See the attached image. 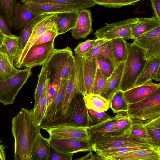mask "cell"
Listing matches in <instances>:
<instances>
[{
	"mask_svg": "<svg viewBox=\"0 0 160 160\" xmlns=\"http://www.w3.org/2000/svg\"><path fill=\"white\" fill-rule=\"evenodd\" d=\"M95 41V39H89L80 43L74 50L75 55L83 58L90 50Z\"/></svg>",
	"mask_w": 160,
	"mask_h": 160,
	"instance_id": "bcb514c9",
	"label": "cell"
},
{
	"mask_svg": "<svg viewBox=\"0 0 160 160\" xmlns=\"http://www.w3.org/2000/svg\"><path fill=\"white\" fill-rule=\"evenodd\" d=\"M87 128L59 125L46 128L44 130L48 133L50 136L89 141Z\"/></svg>",
	"mask_w": 160,
	"mask_h": 160,
	"instance_id": "9a60e30c",
	"label": "cell"
},
{
	"mask_svg": "<svg viewBox=\"0 0 160 160\" xmlns=\"http://www.w3.org/2000/svg\"><path fill=\"white\" fill-rule=\"evenodd\" d=\"M143 143L148 142L129 136H109L96 142L92 145V151L96 153L104 150Z\"/></svg>",
	"mask_w": 160,
	"mask_h": 160,
	"instance_id": "4fadbf2b",
	"label": "cell"
},
{
	"mask_svg": "<svg viewBox=\"0 0 160 160\" xmlns=\"http://www.w3.org/2000/svg\"><path fill=\"white\" fill-rule=\"evenodd\" d=\"M48 87V83L47 81L37 105L35 108L31 110L36 123L40 126L47 109Z\"/></svg>",
	"mask_w": 160,
	"mask_h": 160,
	"instance_id": "e575fe53",
	"label": "cell"
},
{
	"mask_svg": "<svg viewBox=\"0 0 160 160\" xmlns=\"http://www.w3.org/2000/svg\"><path fill=\"white\" fill-rule=\"evenodd\" d=\"M127 113L131 119L140 120L160 117V89L142 100L129 104Z\"/></svg>",
	"mask_w": 160,
	"mask_h": 160,
	"instance_id": "5b68a950",
	"label": "cell"
},
{
	"mask_svg": "<svg viewBox=\"0 0 160 160\" xmlns=\"http://www.w3.org/2000/svg\"><path fill=\"white\" fill-rule=\"evenodd\" d=\"M72 54V51L68 47L62 49H55L44 64L48 86L59 88L63 67L69 57Z\"/></svg>",
	"mask_w": 160,
	"mask_h": 160,
	"instance_id": "9c48e42d",
	"label": "cell"
},
{
	"mask_svg": "<svg viewBox=\"0 0 160 160\" xmlns=\"http://www.w3.org/2000/svg\"><path fill=\"white\" fill-rule=\"evenodd\" d=\"M48 140L50 146L59 151L72 153L92 151L89 141L82 140L50 136Z\"/></svg>",
	"mask_w": 160,
	"mask_h": 160,
	"instance_id": "7c38bea8",
	"label": "cell"
},
{
	"mask_svg": "<svg viewBox=\"0 0 160 160\" xmlns=\"http://www.w3.org/2000/svg\"><path fill=\"white\" fill-rule=\"evenodd\" d=\"M81 93L77 92L72 98L64 115L49 126L67 125L87 128L90 121L88 109Z\"/></svg>",
	"mask_w": 160,
	"mask_h": 160,
	"instance_id": "3957f363",
	"label": "cell"
},
{
	"mask_svg": "<svg viewBox=\"0 0 160 160\" xmlns=\"http://www.w3.org/2000/svg\"><path fill=\"white\" fill-rule=\"evenodd\" d=\"M160 67V55L147 60L143 68L136 80L134 87L152 81L155 72Z\"/></svg>",
	"mask_w": 160,
	"mask_h": 160,
	"instance_id": "f1b7e54d",
	"label": "cell"
},
{
	"mask_svg": "<svg viewBox=\"0 0 160 160\" xmlns=\"http://www.w3.org/2000/svg\"><path fill=\"white\" fill-rule=\"evenodd\" d=\"M32 74L31 68L19 70L15 75L0 82V103L5 105L13 103L18 92Z\"/></svg>",
	"mask_w": 160,
	"mask_h": 160,
	"instance_id": "52a82bcc",
	"label": "cell"
},
{
	"mask_svg": "<svg viewBox=\"0 0 160 160\" xmlns=\"http://www.w3.org/2000/svg\"><path fill=\"white\" fill-rule=\"evenodd\" d=\"M41 3H49L79 6L85 9L93 7L95 4L92 0H26Z\"/></svg>",
	"mask_w": 160,
	"mask_h": 160,
	"instance_id": "ab89813d",
	"label": "cell"
},
{
	"mask_svg": "<svg viewBox=\"0 0 160 160\" xmlns=\"http://www.w3.org/2000/svg\"><path fill=\"white\" fill-rule=\"evenodd\" d=\"M128 54L124 62L121 83V90L124 91L132 87L146 62L143 49L134 43H127Z\"/></svg>",
	"mask_w": 160,
	"mask_h": 160,
	"instance_id": "7a4b0ae2",
	"label": "cell"
},
{
	"mask_svg": "<svg viewBox=\"0 0 160 160\" xmlns=\"http://www.w3.org/2000/svg\"><path fill=\"white\" fill-rule=\"evenodd\" d=\"M115 116L116 119L112 129L113 136H129L132 127L133 122L128 116L127 112L118 113Z\"/></svg>",
	"mask_w": 160,
	"mask_h": 160,
	"instance_id": "4316f807",
	"label": "cell"
},
{
	"mask_svg": "<svg viewBox=\"0 0 160 160\" xmlns=\"http://www.w3.org/2000/svg\"><path fill=\"white\" fill-rule=\"evenodd\" d=\"M75 76L77 92L84 96L91 93L97 66L92 60L75 56Z\"/></svg>",
	"mask_w": 160,
	"mask_h": 160,
	"instance_id": "277c9868",
	"label": "cell"
},
{
	"mask_svg": "<svg viewBox=\"0 0 160 160\" xmlns=\"http://www.w3.org/2000/svg\"><path fill=\"white\" fill-rule=\"evenodd\" d=\"M78 11L58 13L56 28L58 35L63 34L74 27L78 18Z\"/></svg>",
	"mask_w": 160,
	"mask_h": 160,
	"instance_id": "83f0119b",
	"label": "cell"
},
{
	"mask_svg": "<svg viewBox=\"0 0 160 160\" xmlns=\"http://www.w3.org/2000/svg\"><path fill=\"white\" fill-rule=\"evenodd\" d=\"M141 121L155 144L160 146V117L152 120Z\"/></svg>",
	"mask_w": 160,
	"mask_h": 160,
	"instance_id": "f35d334b",
	"label": "cell"
},
{
	"mask_svg": "<svg viewBox=\"0 0 160 160\" xmlns=\"http://www.w3.org/2000/svg\"><path fill=\"white\" fill-rule=\"evenodd\" d=\"M41 128L36 123L31 110L22 108L12 119L15 160H31L32 148Z\"/></svg>",
	"mask_w": 160,
	"mask_h": 160,
	"instance_id": "6da1fadb",
	"label": "cell"
},
{
	"mask_svg": "<svg viewBox=\"0 0 160 160\" xmlns=\"http://www.w3.org/2000/svg\"><path fill=\"white\" fill-rule=\"evenodd\" d=\"M112 47L114 55L119 63L124 62L128 54L127 42L123 38L111 40Z\"/></svg>",
	"mask_w": 160,
	"mask_h": 160,
	"instance_id": "8d00e7d4",
	"label": "cell"
},
{
	"mask_svg": "<svg viewBox=\"0 0 160 160\" xmlns=\"http://www.w3.org/2000/svg\"><path fill=\"white\" fill-rule=\"evenodd\" d=\"M50 146L48 140L40 133L37 136L30 154L31 160H48Z\"/></svg>",
	"mask_w": 160,
	"mask_h": 160,
	"instance_id": "484cf974",
	"label": "cell"
},
{
	"mask_svg": "<svg viewBox=\"0 0 160 160\" xmlns=\"http://www.w3.org/2000/svg\"><path fill=\"white\" fill-rule=\"evenodd\" d=\"M54 41L32 46L25 56L21 66L31 68L44 64L54 50Z\"/></svg>",
	"mask_w": 160,
	"mask_h": 160,
	"instance_id": "30bf717a",
	"label": "cell"
},
{
	"mask_svg": "<svg viewBox=\"0 0 160 160\" xmlns=\"http://www.w3.org/2000/svg\"><path fill=\"white\" fill-rule=\"evenodd\" d=\"M74 67H74L69 78L65 93L62 102L61 108L49 120V123H53L55 122L64 115L72 98L77 92L75 76Z\"/></svg>",
	"mask_w": 160,
	"mask_h": 160,
	"instance_id": "44dd1931",
	"label": "cell"
},
{
	"mask_svg": "<svg viewBox=\"0 0 160 160\" xmlns=\"http://www.w3.org/2000/svg\"><path fill=\"white\" fill-rule=\"evenodd\" d=\"M38 15L24 4L18 3L14 14L13 29L15 31L22 28L34 20Z\"/></svg>",
	"mask_w": 160,
	"mask_h": 160,
	"instance_id": "d4e9b609",
	"label": "cell"
},
{
	"mask_svg": "<svg viewBox=\"0 0 160 160\" xmlns=\"http://www.w3.org/2000/svg\"><path fill=\"white\" fill-rule=\"evenodd\" d=\"M50 152L48 160H71L74 154L66 153L59 151L51 146Z\"/></svg>",
	"mask_w": 160,
	"mask_h": 160,
	"instance_id": "f907efd6",
	"label": "cell"
},
{
	"mask_svg": "<svg viewBox=\"0 0 160 160\" xmlns=\"http://www.w3.org/2000/svg\"><path fill=\"white\" fill-rule=\"evenodd\" d=\"M160 89V84L154 83L151 81L134 87L123 92L126 99L130 104L142 100Z\"/></svg>",
	"mask_w": 160,
	"mask_h": 160,
	"instance_id": "2e32d148",
	"label": "cell"
},
{
	"mask_svg": "<svg viewBox=\"0 0 160 160\" xmlns=\"http://www.w3.org/2000/svg\"><path fill=\"white\" fill-rule=\"evenodd\" d=\"M4 38V34L0 29V48H1L2 46Z\"/></svg>",
	"mask_w": 160,
	"mask_h": 160,
	"instance_id": "6f0895ef",
	"label": "cell"
},
{
	"mask_svg": "<svg viewBox=\"0 0 160 160\" xmlns=\"http://www.w3.org/2000/svg\"><path fill=\"white\" fill-rule=\"evenodd\" d=\"M24 0H21V2H22V1H24Z\"/></svg>",
	"mask_w": 160,
	"mask_h": 160,
	"instance_id": "680465c9",
	"label": "cell"
},
{
	"mask_svg": "<svg viewBox=\"0 0 160 160\" xmlns=\"http://www.w3.org/2000/svg\"><path fill=\"white\" fill-rule=\"evenodd\" d=\"M160 160V147L136 150L114 158L113 160Z\"/></svg>",
	"mask_w": 160,
	"mask_h": 160,
	"instance_id": "7402d4cb",
	"label": "cell"
},
{
	"mask_svg": "<svg viewBox=\"0 0 160 160\" xmlns=\"http://www.w3.org/2000/svg\"><path fill=\"white\" fill-rule=\"evenodd\" d=\"M152 80L156 81H160V67L158 68L155 72Z\"/></svg>",
	"mask_w": 160,
	"mask_h": 160,
	"instance_id": "9f6ffc18",
	"label": "cell"
},
{
	"mask_svg": "<svg viewBox=\"0 0 160 160\" xmlns=\"http://www.w3.org/2000/svg\"><path fill=\"white\" fill-rule=\"evenodd\" d=\"M160 26V20L153 16L151 18H140L132 33L133 39Z\"/></svg>",
	"mask_w": 160,
	"mask_h": 160,
	"instance_id": "f546056e",
	"label": "cell"
},
{
	"mask_svg": "<svg viewBox=\"0 0 160 160\" xmlns=\"http://www.w3.org/2000/svg\"><path fill=\"white\" fill-rule=\"evenodd\" d=\"M116 119L114 116L100 123L87 128L89 142L92 145L98 141L109 136H113V127Z\"/></svg>",
	"mask_w": 160,
	"mask_h": 160,
	"instance_id": "d6986e66",
	"label": "cell"
},
{
	"mask_svg": "<svg viewBox=\"0 0 160 160\" xmlns=\"http://www.w3.org/2000/svg\"><path fill=\"white\" fill-rule=\"evenodd\" d=\"M8 55L0 48V82L9 79L19 71Z\"/></svg>",
	"mask_w": 160,
	"mask_h": 160,
	"instance_id": "d6a6232c",
	"label": "cell"
},
{
	"mask_svg": "<svg viewBox=\"0 0 160 160\" xmlns=\"http://www.w3.org/2000/svg\"><path fill=\"white\" fill-rule=\"evenodd\" d=\"M132 119L133 125L129 136L152 145L158 146L153 141L142 121L140 120Z\"/></svg>",
	"mask_w": 160,
	"mask_h": 160,
	"instance_id": "d590c367",
	"label": "cell"
},
{
	"mask_svg": "<svg viewBox=\"0 0 160 160\" xmlns=\"http://www.w3.org/2000/svg\"><path fill=\"white\" fill-rule=\"evenodd\" d=\"M95 4L111 8H120L126 6L133 5L142 0H92Z\"/></svg>",
	"mask_w": 160,
	"mask_h": 160,
	"instance_id": "f6af8a7d",
	"label": "cell"
},
{
	"mask_svg": "<svg viewBox=\"0 0 160 160\" xmlns=\"http://www.w3.org/2000/svg\"><path fill=\"white\" fill-rule=\"evenodd\" d=\"M110 108L113 113L127 112L129 104L126 99L123 91L120 90L115 93L109 101Z\"/></svg>",
	"mask_w": 160,
	"mask_h": 160,
	"instance_id": "74e56055",
	"label": "cell"
},
{
	"mask_svg": "<svg viewBox=\"0 0 160 160\" xmlns=\"http://www.w3.org/2000/svg\"><path fill=\"white\" fill-rule=\"evenodd\" d=\"M71 30L72 36L75 39L87 38L92 31L91 14L90 10L84 9L78 11L75 26Z\"/></svg>",
	"mask_w": 160,
	"mask_h": 160,
	"instance_id": "ac0fdd59",
	"label": "cell"
},
{
	"mask_svg": "<svg viewBox=\"0 0 160 160\" xmlns=\"http://www.w3.org/2000/svg\"><path fill=\"white\" fill-rule=\"evenodd\" d=\"M83 98L88 109L105 112L110 108L109 101L99 94L90 93L84 96Z\"/></svg>",
	"mask_w": 160,
	"mask_h": 160,
	"instance_id": "4dcf8cb0",
	"label": "cell"
},
{
	"mask_svg": "<svg viewBox=\"0 0 160 160\" xmlns=\"http://www.w3.org/2000/svg\"><path fill=\"white\" fill-rule=\"evenodd\" d=\"M5 148L4 146L0 142V160L6 159Z\"/></svg>",
	"mask_w": 160,
	"mask_h": 160,
	"instance_id": "11a10c76",
	"label": "cell"
},
{
	"mask_svg": "<svg viewBox=\"0 0 160 160\" xmlns=\"http://www.w3.org/2000/svg\"><path fill=\"white\" fill-rule=\"evenodd\" d=\"M6 22L0 15V29L3 33L6 35L12 34Z\"/></svg>",
	"mask_w": 160,
	"mask_h": 160,
	"instance_id": "f5cc1de1",
	"label": "cell"
},
{
	"mask_svg": "<svg viewBox=\"0 0 160 160\" xmlns=\"http://www.w3.org/2000/svg\"><path fill=\"white\" fill-rule=\"evenodd\" d=\"M133 40V42L144 51L145 60L160 55V26Z\"/></svg>",
	"mask_w": 160,
	"mask_h": 160,
	"instance_id": "8fae6325",
	"label": "cell"
},
{
	"mask_svg": "<svg viewBox=\"0 0 160 160\" xmlns=\"http://www.w3.org/2000/svg\"><path fill=\"white\" fill-rule=\"evenodd\" d=\"M154 11V16L160 20V0H150Z\"/></svg>",
	"mask_w": 160,
	"mask_h": 160,
	"instance_id": "816d5d0a",
	"label": "cell"
},
{
	"mask_svg": "<svg viewBox=\"0 0 160 160\" xmlns=\"http://www.w3.org/2000/svg\"><path fill=\"white\" fill-rule=\"evenodd\" d=\"M58 36V35L56 30L53 29L48 30L43 32L39 37L32 46L54 41L55 38Z\"/></svg>",
	"mask_w": 160,
	"mask_h": 160,
	"instance_id": "c3c4849f",
	"label": "cell"
},
{
	"mask_svg": "<svg viewBox=\"0 0 160 160\" xmlns=\"http://www.w3.org/2000/svg\"><path fill=\"white\" fill-rule=\"evenodd\" d=\"M124 62H121L115 68L111 76L108 78L106 85L100 95L109 101L114 94L121 90V83Z\"/></svg>",
	"mask_w": 160,
	"mask_h": 160,
	"instance_id": "ffe728a7",
	"label": "cell"
},
{
	"mask_svg": "<svg viewBox=\"0 0 160 160\" xmlns=\"http://www.w3.org/2000/svg\"><path fill=\"white\" fill-rule=\"evenodd\" d=\"M18 3L16 0H0V15L10 28L13 26L15 9Z\"/></svg>",
	"mask_w": 160,
	"mask_h": 160,
	"instance_id": "836d02e7",
	"label": "cell"
},
{
	"mask_svg": "<svg viewBox=\"0 0 160 160\" xmlns=\"http://www.w3.org/2000/svg\"><path fill=\"white\" fill-rule=\"evenodd\" d=\"M47 82V79L44 64L42 65L40 72L38 76V81L36 88L34 97V108L37 105L43 92Z\"/></svg>",
	"mask_w": 160,
	"mask_h": 160,
	"instance_id": "b9f144b4",
	"label": "cell"
},
{
	"mask_svg": "<svg viewBox=\"0 0 160 160\" xmlns=\"http://www.w3.org/2000/svg\"><path fill=\"white\" fill-rule=\"evenodd\" d=\"M108 78L97 67L91 93L100 95L106 85Z\"/></svg>",
	"mask_w": 160,
	"mask_h": 160,
	"instance_id": "7bdbcfd3",
	"label": "cell"
},
{
	"mask_svg": "<svg viewBox=\"0 0 160 160\" xmlns=\"http://www.w3.org/2000/svg\"><path fill=\"white\" fill-rule=\"evenodd\" d=\"M88 109V108H87ZM90 123L97 124L108 119L111 117L105 112H97L88 109Z\"/></svg>",
	"mask_w": 160,
	"mask_h": 160,
	"instance_id": "7dc6e473",
	"label": "cell"
},
{
	"mask_svg": "<svg viewBox=\"0 0 160 160\" xmlns=\"http://www.w3.org/2000/svg\"><path fill=\"white\" fill-rule=\"evenodd\" d=\"M21 2L38 15L45 13L77 11L85 9L79 6L53 3L34 2L26 0Z\"/></svg>",
	"mask_w": 160,
	"mask_h": 160,
	"instance_id": "5bb4252c",
	"label": "cell"
},
{
	"mask_svg": "<svg viewBox=\"0 0 160 160\" xmlns=\"http://www.w3.org/2000/svg\"><path fill=\"white\" fill-rule=\"evenodd\" d=\"M138 18H132L106 25L96 30L94 34L97 39L111 40L123 38L133 39L132 33Z\"/></svg>",
	"mask_w": 160,
	"mask_h": 160,
	"instance_id": "ba28073f",
	"label": "cell"
},
{
	"mask_svg": "<svg viewBox=\"0 0 160 160\" xmlns=\"http://www.w3.org/2000/svg\"><path fill=\"white\" fill-rule=\"evenodd\" d=\"M68 79L69 78L61 80L53 101L47 108L44 116L41 123L40 127L48 122L60 110Z\"/></svg>",
	"mask_w": 160,
	"mask_h": 160,
	"instance_id": "603a6c76",
	"label": "cell"
},
{
	"mask_svg": "<svg viewBox=\"0 0 160 160\" xmlns=\"http://www.w3.org/2000/svg\"><path fill=\"white\" fill-rule=\"evenodd\" d=\"M96 64L97 67L102 73L109 78L113 72L115 67L108 59L104 57H98L92 59Z\"/></svg>",
	"mask_w": 160,
	"mask_h": 160,
	"instance_id": "60d3db41",
	"label": "cell"
},
{
	"mask_svg": "<svg viewBox=\"0 0 160 160\" xmlns=\"http://www.w3.org/2000/svg\"><path fill=\"white\" fill-rule=\"evenodd\" d=\"M8 56L13 63L19 52V37L16 35L4 34L2 45L0 48Z\"/></svg>",
	"mask_w": 160,
	"mask_h": 160,
	"instance_id": "1f68e13d",
	"label": "cell"
},
{
	"mask_svg": "<svg viewBox=\"0 0 160 160\" xmlns=\"http://www.w3.org/2000/svg\"></svg>",
	"mask_w": 160,
	"mask_h": 160,
	"instance_id": "91938a15",
	"label": "cell"
},
{
	"mask_svg": "<svg viewBox=\"0 0 160 160\" xmlns=\"http://www.w3.org/2000/svg\"><path fill=\"white\" fill-rule=\"evenodd\" d=\"M158 147H160L148 143H143L104 150L96 153L100 157L101 160H113L116 157L136 150Z\"/></svg>",
	"mask_w": 160,
	"mask_h": 160,
	"instance_id": "cb8c5ba5",
	"label": "cell"
},
{
	"mask_svg": "<svg viewBox=\"0 0 160 160\" xmlns=\"http://www.w3.org/2000/svg\"><path fill=\"white\" fill-rule=\"evenodd\" d=\"M33 25L32 21L22 28L19 37V52L18 56L22 52L26 45L31 34Z\"/></svg>",
	"mask_w": 160,
	"mask_h": 160,
	"instance_id": "ee69618b",
	"label": "cell"
},
{
	"mask_svg": "<svg viewBox=\"0 0 160 160\" xmlns=\"http://www.w3.org/2000/svg\"><path fill=\"white\" fill-rule=\"evenodd\" d=\"M74 65L75 57L72 54L69 57L63 67L61 74V80L69 78Z\"/></svg>",
	"mask_w": 160,
	"mask_h": 160,
	"instance_id": "681fc988",
	"label": "cell"
},
{
	"mask_svg": "<svg viewBox=\"0 0 160 160\" xmlns=\"http://www.w3.org/2000/svg\"><path fill=\"white\" fill-rule=\"evenodd\" d=\"M98 57H104L108 59L115 68L120 63L114 54L111 40L96 39L92 47L83 58L92 59Z\"/></svg>",
	"mask_w": 160,
	"mask_h": 160,
	"instance_id": "e0dca14e",
	"label": "cell"
},
{
	"mask_svg": "<svg viewBox=\"0 0 160 160\" xmlns=\"http://www.w3.org/2000/svg\"><path fill=\"white\" fill-rule=\"evenodd\" d=\"M90 152L87 154L78 158H77L76 160H96V154H94L92 151H90Z\"/></svg>",
	"mask_w": 160,
	"mask_h": 160,
	"instance_id": "db71d44e",
	"label": "cell"
},
{
	"mask_svg": "<svg viewBox=\"0 0 160 160\" xmlns=\"http://www.w3.org/2000/svg\"><path fill=\"white\" fill-rule=\"evenodd\" d=\"M58 13H45L38 15L33 20L32 32L28 43L22 52L15 59L13 64L18 69L21 68L23 60L30 48L39 37L45 32L55 30Z\"/></svg>",
	"mask_w": 160,
	"mask_h": 160,
	"instance_id": "8992f818",
	"label": "cell"
}]
</instances>
